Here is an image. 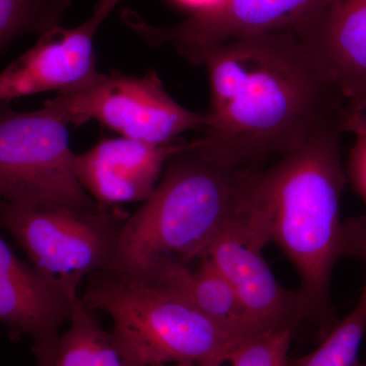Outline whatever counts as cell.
<instances>
[{
  "label": "cell",
  "mask_w": 366,
  "mask_h": 366,
  "mask_svg": "<svg viewBox=\"0 0 366 366\" xmlns=\"http://www.w3.org/2000/svg\"><path fill=\"white\" fill-rule=\"evenodd\" d=\"M183 56L208 74L204 134L257 162L276 160L327 125L346 122L345 99L295 32L249 36Z\"/></svg>",
  "instance_id": "obj_1"
},
{
  "label": "cell",
  "mask_w": 366,
  "mask_h": 366,
  "mask_svg": "<svg viewBox=\"0 0 366 366\" xmlns=\"http://www.w3.org/2000/svg\"><path fill=\"white\" fill-rule=\"evenodd\" d=\"M345 132V122L327 125L264 167L257 185V209L269 239L295 266L305 317L315 320L331 319L332 274L343 257Z\"/></svg>",
  "instance_id": "obj_3"
},
{
  "label": "cell",
  "mask_w": 366,
  "mask_h": 366,
  "mask_svg": "<svg viewBox=\"0 0 366 366\" xmlns=\"http://www.w3.org/2000/svg\"><path fill=\"white\" fill-rule=\"evenodd\" d=\"M69 327L59 337L48 366H136L112 332L99 324L95 312L86 307L78 290L69 293Z\"/></svg>",
  "instance_id": "obj_15"
},
{
  "label": "cell",
  "mask_w": 366,
  "mask_h": 366,
  "mask_svg": "<svg viewBox=\"0 0 366 366\" xmlns=\"http://www.w3.org/2000/svg\"><path fill=\"white\" fill-rule=\"evenodd\" d=\"M329 0H223L204 13L170 26L149 25L125 9L122 20L151 45L171 44L183 55L259 34L297 32L317 18Z\"/></svg>",
  "instance_id": "obj_8"
},
{
  "label": "cell",
  "mask_w": 366,
  "mask_h": 366,
  "mask_svg": "<svg viewBox=\"0 0 366 366\" xmlns=\"http://www.w3.org/2000/svg\"><path fill=\"white\" fill-rule=\"evenodd\" d=\"M204 134L166 163L153 194L125 221L106 272L137 279L158 262L201 261L226 228L250 215L266 163Z\"/></svg>",
  "instance_id": "obj_2"
},
{
  "label": "cell",
  "mask_w": 366,
  "mask_h": 366,
  "mask_svg": "<svg viewBox=\"0 0 366 366\" xmlns=\"http://www.w3.org/2000/svg\"><path fill=\"white\" fill-rule=\"evenodd\" d=\"M355 137V144L349 154L347 177L366 204V132Z\"/></svg>",
  "instance_id": "obj_20"
},
{
  "label": "cell",
  "mask_w": 366,
  "mask_h": 366,
  "mask_svg": "<svg viewBox=\"0 0 366 366\" xmlns=\"http://www.w3.org/2000/svg\"><path fill=\"white\" fill-rule=\"evenodd\" d=\"M69 127L48 106L20 112L0 103V199L97 204L72 171Z\"/></svg>",
  "instance_id": "obj_6"
},
{
  "label": "cell",
  "mask_w": 366,
  "mask_h": 366,
  "mask_svg": "<svg viewBox=\"0 0 366 366\" xmlns=\"http://www.w3.org/2000/svg\"><path fill=\"white\" fill-rule=\"evenodd\" d=\"M71 310L69 295L21 261L0 234V322L11 338L32 339L38 366L51 362Z\"/></svg>",
  "instance_id": "obj_12"
},
{
  "label": "cell",
  "mask_w": 366,
  "mask_h": 366,
  "mask_svg": "<svg viewBox=\"0 0 366 366\" xmlns=\"http://www.w3.org/2000/svg\"><path fill=\"white\" fill-rule=\"evenodd\" d=\"M356 366H366V365H357Z\"/></svg>",
  "instance_id": "obj_23"
},
{
  "label": "cell",
  "mask_w": 366,
  "mask_h": 366,
  "mask_svg": "<svg viewBox=\"0 0 366 366\" xmlns=\"http://www.w3.org/2000/svg\"><path fill=\"white\" fill-rule=\"evenodd\" d=\"M268 242L249 219L226 228L206 257L222 274L247 312L269 331L293 327L305 317L298 291L283 287L264 255Z\"/></svg>",
  "instance_id": "obj_10"
},
{
  "label": "cell",
  "mask_w": 366,
  "mask_h": 366,
  "mask_svg": "<svg viewBox=\"0 0 366 366\" xmlns=\"http://www.w3.org/2000/svg\"><path fill=\"white\" fill-rule=\"evenodd\" d=\"M120 0H99L90 19L76 28L55 26L0 72V103L46 92L69 95L88 90L104 74L96 67L94 39Z\"/></svg>",
  "instance_id": "obj_9"
},
{
  "label": "cell",
  "mask_w": 366,
  "mask_h": 366,
  "mask_svg": "<svg viewBox=\"0 0 366 366\" xmlns=\"http://www.w3.org/2000/svg\"><path fill=\"white\" fill-rule=\"evenodd\" d=\"M346 132H366V100L360 104L346 106Z\"/></svg>",
  "instance_id": "obj_21"
},
{
  "label": "cell",
  "mask_w": 366,
  "mask_h": 366,
  "mask_svg": "<svg viewBox=\"0 0 366 366\" xmlns=\"http://www.w3.org/2000/svg\"><path fill=\"white\" fill-rule=\"evenodd\" d=\"M293 327L274 330L245 341L230 360V366H288ZM174 366H201L179 363Z\"/></svg>",
  "instance_id": "obj_18"
},
{
  "label": "cell",
  "mask_w": 366,
  "mask_h": 366,
  "mask_svg": "<svg viewBox=\"0 0 366 366\" xmlns=\"http://www.w3.org/2000/svg\"><path fill=\"white\" fill-rule=\"evenodd\" d=\"M136 280L155 284L180 296L243 340L269 332L247 312L228 282L207 257L199 261L196 269L179 262H158Z\"/></svg>",
  "instance_id": "obj_14"
},
{
  "label": "cell",
  "mask_w": 366,
  "mask_h": 366,
  "mask_svg": "<svg viewBox=\"0 0 366 366\" xmlns=\"http://www.w3.org/2000/svg\"><path fill=\"white\" fill-rule=\"evenodd\" d=\"M120 207L79 208L56 202L0 199V228L9 233L34 268L69 295L86 276L107 271L125 221Z\"/></svg>",
  "instance_id": "obj_5"
},
{
  "label": "cell",
  "mask_w": 366,
  "mask_h": 366,
  "mask_svg": "<svg viewBox=\"0 0 366 366\" xmlns=\"http://www.w3.org/2000/svg\"><path fill=\"white\" fill-rule=\"evenodd\" d=\"M184 144L178 139L150 144L122 137L103 139L84 153L74 152L72 171L99 206L146 202L157 187L166 163Z\"/></svg>",
  "instance_id": "obj_11"
},
{
  "label": "cell",
  "mask_w": 366,
  "mask_h": 366,
  "mask_svg": "<svg viewBox=\"0 0 366 366\" xmlns=\"http://www.w3.org/2000/svg\"><path fill=\"white\" fill-rule=\"evenodd\" d=\"M66 124L95 122L122 137L150 144H169L183 132L204 131L206 113L190 112L165 90L157 71L142 76L104 74L88 90L46 101Z\"/></svg>",
  "instance_id": "obj_7"
},
{
  "label": "cell",
  "mask_w": 366,
  "mask_h": 366,
  "mask_svg": "<svg viewBox=\"0 0 366 366\" xmlns=\"http://www.w3.org/2000/svg\"><path fill=\"white\" fill-rule=\"evenodd\" d=\"M343 247L344 255H352L360 257L366 267V216L351 218L343 222ZM361 302L366 308V282Z\"/></svg>",
  "instance_id": "obj_19"
},
{
  "label": "cell",
  "mask_w": 366,
  "mask_h": 366,
  "mask_svg": "<svg viewBox=\"0 0 366 366\" xmlns=\"http://www.w3.org/2000/svg\"><path fill=\"white\" fill-rule=\"evenodd\" d=\"M154 366H165V365H154Z\"/></svg>",
  "instance_id": "obj_24"
},
{
  "label": "cell",
  "mask_w": 366,
  "mask_h": 366,
  "mask_svg": "<svg viewBox=\"0 0 366 366\" xmlns=\"http://www.w3.org/2000/svg\"><path fill=\"white\" fill-rule=\"evenodd\" d=\"M173 4L182 9H187L192 14H197L208 11L209 9L220 4L223 0H170Z\"/></svg>",
  "instance_id": "obj_22"
},
{
  "label": "cell",
  "mask_w": 366,
  "mask_h": 366,
  "mask_svg": "<svg viewBox=\"0 0 366 366\" xmlns=\"http://www.w3.org/2000/svg\"><path fill=\"white\" fill-rule=\"evenodd\" d=\"M96 274L81 300L112 320V333L136 366H224L247 341L155 284L106 271Z\"/></svg>",
  "instance_id": "obj_4"
},
{
  "label": "cell",
  "mask_w": 366,
  "mask_h": 366,
  "mask_svg": "<svg viewBox=\"0 0 366 366\" xmlns=\"http://www.w3.org/2000/svg\"><path fill=\"white\" fill-rule=\"evenodd\" d=\"M295 34L346 106L366 100V0H329Z\"/></svg>",
  "instance_id": "obj_13"
},
{
  "label": "cell",
  "mask_w": 366,
  "mask_h": 366,
  "mask_svg": "<svg viewBox=\"0 0 366 366\" xmlns=\"http://www.w3.org/2000/svg\"><path fill=\"white\" fill-rule=\"evenodd\" d=\"M366 331V308L360 300L353 312L334 325L320 345L295 366H356Z\"/></svg>",
  "instance_id": "obj_17"
},
{
  "label": "cell",
  "mask_w": 366,
  "mask_h": 366,
  "mask_svg": "<svg viewBox=\"0 0 366 366\" xmlns=\"http://www.w3.org/2000/svg\"><path fill=\"white\" fill-rule=\"evenodd\" d=\"M71 0H0V53L29 33L42 35L60 26Z\"/></svg>",
  "instance_id": "obj_16"
}]
</instances>
